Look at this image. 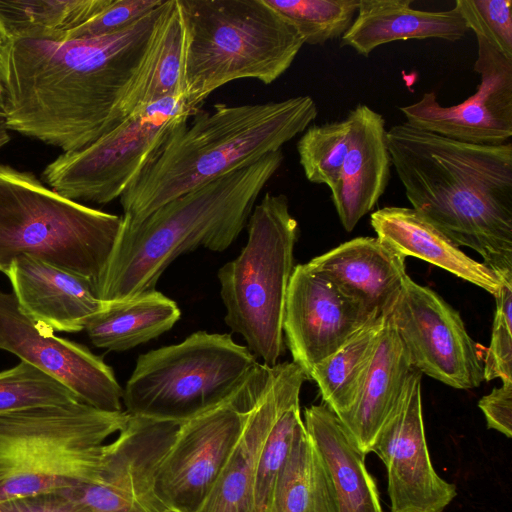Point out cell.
Here are the masks:
<instances>
[{"label": "cell", "instance_id": "obj_1", "mask_svg": "<svg viewBox=\"0 0 512 512\" xmlns=\"http://www.w3.org/2000/svg\"><path fill=\"white\" fill-rule=\"evenodd\" d=\"M166 1L111 35L3 40L0 100L9 131L73 152L115 128L123 120L119 104Z\"/></svg>", "mask_w": 512, "mask_h": 512}, {"label": "cell", "instance_id": "obj_2", "mask_svg": "<svg viewBox=\"0 0 512 512\" xmlns=\"http://www.w3.org/2000/svg\"><path fill=\"white\" fill-rule=\"evenodd\" d=\"M386 138L412 208L512 281V144L460 142L407 122L392 126Z\"/></svg>", "mask_w": 512, "mask_h": 512}, {"label": "cell", "instance_id": "obj_3", "mask_svg": "<svg viewBox=\"0 0 512 512\" xmlns=\"http://www.w3.org/2000/svg\"><path fill=\"white\" fill-rule=\"evenodd\" d=\"M310 96L257 104H215L178 126L120 197L134 226L167 202L247 167L303 133L317 117Z\"/></svg>", "mask_w": 512, "mask_h": 512}, {"label": "cell", "instance_id": "obj_4", "mask_svg": "<svg viewBox=\"0 0 512 512\" xmlns=\"http://www.w3.org/2000/svg\"><path fill=\"white\" fill-rule=\"evenodd\" d=\"M283 160L282 150L270 153L167 202L137 225L122 222L96 285L98 297L118 302L155 290L161 274L179 255L199 247L227 249Z\"/></svg>", "mask_w": 512, "mask_h": 512}, {"label": "cell", "instance_id": "obj_5", "mask_svg": "<svg viewBox=\"0 0 512 512\" xmlns=\"http://www.w3.org/2000/svg\"><path fill=\"white\" fill-rule=\"evenodd\" d=\"M186 28L185 103L193 115L225 84L283 75L304 45L265 0H178Z\"/></svg>", "mask_w": 512, "mask_h": 512}, {"label": "cell", "instance_id": "obj_6", "mask_svg": "<svg viewBox=\"0 0 512 512\" xmlns=\"http://www.w3.org/2000/svg\"><path fill=\"white\" fill-rule=\"evenodd\" d=\"M129 416L83 402L0 414V501L93 483Z\"/></svg>", "mask_w": 512, "mask_h": 512}, {"label": "cell", "instance_id": "obj_7", "mask_svg": "<svg viewBox=\"0 0 512 512\" xmlns=\"http://www.w3.org/2000/svg\"><path fill=\"white\" fill-rule=\"evenodd\" d=\"M122 217L85 206L45 186L35 174L0 164V271L28 255L100 280Z\"/></svg>", "mask_w": 512, "mask_h": 512}, {"label": "cell", "instance_id": "obj_8", "mask_svg": "<svg viewBox=\"0 0 512 512\" xmlns=\"http://www.w3.org/2000/svg\"><path fill=\"white\" fill-rule=\"evenodd\" d=\"M248 240L218 271L225 322L263 364L284 353L283 321L299 228L284 194L266 193L248 220Z\"/></svg>", "mask_w": 512, "mask_h": 512}, {"label": "cell", "instance_id": "obj_9", "mask_svg": "<svg viewBox=\"0 0 512 512\" xmlns=\"http://www.w3.org/2000/svg\"><path fill=\"white\" fill-rule=\"evenodd\" d=\"M257 365L230 334L195 332L138 357L123 389L125 412L188 421L230 400Z\"/></svg>", "mask_w": 512, "mask_h": 512}, {"label": "cell", "instance_id": "obj_10", "mask_svg": "<svg viewBox=\"0 0 512 512\" xmlns=\"http://www.w3.org/2000/svg\"><path fill=\"white\" fill-rule=\"evenodd\" d=\"M191 115L183 97L137 110L92 144L59 155L45 167L43 182L77 202L109 203L130 188Z\"/></svg>", "mask_w": 512, "mask_h": 512}, {"label": "cell", "instance_id": "obj_11", "mask_svg": "<svg viewBox=\"0 0 512 512\" xmlns=\"http://www.w3.org/2000/svg\"><path fill=\"white\" fill-rule=\"evenodd\" d=\"M274 367L258 363L224 404L181 424L156 475V493L176 512H197L232 452L248 413L268 389Z\"/></svg>", "mask_w": 512, "mask_h": 512}, {"label": "cell", "instance_id": "obj_12", "mask_svg": "<svg viewBox=\"0 0 512 512\" xmlns=\"http://www.w3.org/2000/svg\"><path fill=\"white\" fill-rule=\"evenodd\" d=\"M389 316L413 368L456 389L482 383L475 342L458 311L435 291L408 276Z\"/></svg>", "mask_w": 512, "mask_h": 512}, {"label": "cell", "instance_id": "obj_13", "mask_svg": "<svg viewBox=\"0 0 512 512\" xmlns=\"http://www.w3.org/2000/svg\"><path fill=\"white\" fill-rule=\"evenodd\" d=\"M182 423L130 415L106 443L97 479L64 493L91 512L170 510L156 493V475Z\"/></svg>", "mask_w": 512, "mask_h": 512}, {"label": "cell", "instance_id": "obj_14", "mask_svg": "<svg viewBox=\"0 0 512 512\" xmlns=\"http://www.w3.org/2000/svg\"><path fill=\"white\" fill-rule=\"evenodd\" d=\"M421 379L422 373L414 368L370 449L386 467L391 512H443L457 495L456 486L436 473L430 459Z\"/></svg>", "mask_w": 512, "mask_h": 512}, {"label": "cell", "instance_id": "obj_15", "mask_svg": "<svg viewBox=\"0 0 512 512\" xmlns=\"http://www.w3.org/2000/svg\"><path fill=\"white\" fill-rule=\"evenodd\" d=\"M0 349L68 386L83 402L121 412L123 388L113 369L86 346L54 335L23 314L13 293L0 291Z\"/></svg>", "mask_w": 512, "mask_h": 512}, {"label": "cell", "instance_id": "obj_16", "mask_svg": "<svg viewBox=\"0 0 512 512\" xmlns=\"http://www.w3.org/2000/svg\"><path fill=\"white\" fill-rule=\"evenodd\" d=\"M477 38L474 71L480 75L476 92L461 103L442 106L434 92L400 107L406 122L452 140L499 145L512 136V60L482 37Z\"/></svg>", "mask_w": 512, "mask_h": 512}, {"label": "cell", "instance_id": "obj_17", "mask_svg": "<svg viewBox=\"0 0 512 512\" xmlns=\"http://www.w3.org/2000/svg\"><path fill=\"white\" fill-rule=\"evenodd\" d=\"M376 317L379 316L371 314L308 263L294 267L287 291L283 332L293 362L307 377L316 364Z\"/></svg>", "mask_w": 512, "mask_h": 512}, {"label": "cell", "instance_id": "obj_18", "mask_svg": "<svg viewBox=\"0 0 512 512\" xmlns=\"http://www.w3.org/2000/svg\"><path fill=\"white\" fill-rule=\"evenodd\" d=\"M304 370L294 362L277 363L273 379L250 410L242 432L207 499L197 512H254L260 454L278 413L299 399Z\"/></svg>", "mask_w": 512, "mask_h": 512}, {"label": "cell", "instance_id": "obj_19", "mask_svg": "<svg viewBox=\"0 0 512 512\" xmlns=\"http://www.w3.org/2000/svg\"><path fill=\"white\" fill-rule=\"evenodd\" d=\"M4 274L20 311L53 332H80L107 306L89 279L28 255L15 257Z\"/></svg>", "mask_w": 512, "mask_h": 512}, {"label": "cell", "instance_id": "obj_20", "mask_svg": "<svg viewBox=\"0 0 512 512\" xmlns=\"http://www.w3.org/2000/svg\"><path fill=\"white\" fill-rule=\"evenodd\" d=\"M348 115L349 149L330 190L341 224L350 232L384 194L392 164L382 115L364 104Z\"/></svg>", "mask_w": 512, "mask_h": 512}, {"label": "cell", "instance_id": "obj_21", "mask_svg": "<svg viewBox=\"0 0 512 512\" xmlns=\"http://www.w3.org/2000/svg\"><path fill=\"white\" fill-rule=\"evenodd\" d=\"M406 257L378 237H358L308 264L371 314L387 315L408 277Z\"/></svg>", "mask_w": 512, "mask_h": 512}, {"label": "cell", "instance_id": "obj_22", "mask_svg": "<svg viewBox=\"0 0 512 512\" xmlns=\"http://www.w3.org/2000/svg\"><path fill=\"white\" fill-rule=\"evenodd\" d=\"M413 369L388 313L357 397L350 409L338 416L363 454L370 453L377 434L398 405Z\"/></svg>", "mask_w": 512, "mask_h": 512}, {"label": "cell", "instance_id": "obj_23", "mask_svg": "<svg viewBox=\"0 0 512 512\" xmlns=\"http://www.w3.org/2000/svg\"><path fill=\"white\" fill-rule=\"evenodd\" d=\"M412 0H360L356 16L341 37V46L368 56L381 45L429 38L456 42L468 27L457 7L443 11L414 9Z\"/></svg>", "mask_w": 512, "mask_h": 512}, {"label": "cell", "instance_id": "obj_24", "mask_svg": "<svg viewBox=\"0 0 512 512\" xmlns=\"http://www.w3.org/2000/svg\"><path fill=\"white\" fill-rule=\"evenodd\" d=\"M304 426L330 481L337 512H383L363 454L338 416L325 404L304 412Z\"/></svg>", "mask_w": 512, "mask_h": 512}, {"label": "cell", "instance_id": "obj_25", "mask_svg": "<svg viewBox=\"0 0 512 512\" xmlns=\"http://www.w3.org/2000/svg\"><path fill=\"white\" fill-rule=\"evenodd\" d=\"M377 237L405 257L436 265L495 296L505 282L499 275L459 249L413 208L388 206L371 214Z\"/></svg>", "mask_w": 512, "mask_h": 512}, {"label": "cell", "instance_id": "obj_26", "mask_svg": "<svg viewBox=\"0 0 512 512\" xmlns=\"http://www.w3.org/2000/svg\"><path fill=\"white\" fill-rule=\"evenodd\" d=\"M185 52L186 28L178 0H167L119 104L122 119L158 101L185 97Z\"/></svg>", "mask_w": 512, "mask_h": 512}, {"label": "cell", "instance_id": "obj_27", "mask_svg": "<svg viewBox=\"0 0 512 512\" xmlns=\"http://www.w3.org/2000/svg\"><path fill=\"white\" fill-rule=\"evenodd\" d=\"M180 316L177 304L155 289L123 301L107 302L87 321L84 330L96 347L125 351L170 330Z\"/></svg>", "mask_w": 512, "mask_h": 512}, {"label": "cell", "instance_id": "obj_28", "mask_svg": "<svg viewBox=\"0 0 512 512\" xmlns=\"http://www.w3.org/2000/svg\"><path fill=\"white\" fill-rule=\"evenodd\" d=\"M264 512H337L325 467L304 424L296 433Z\"/></svg>", "mask_w": 512, "mask_h": 512}, {"label": "cell", "instance_id": "obj_29", "mask_svg": "<svg viewBox=\"0 0 512 512\" xmlns=\"http://www.w3.org/2000/svg\"><path fill=\"white\" fill-rule=\"evenodd\" d=\"M112 0H0V40L63 39Z\"/></svg>", "mask_w": 512, "mask_h": 512}, {"label": "cell", "instance_id": "obj_30", "mask_svg": "<svg viewBox=\"0 0 512 512\" xmlns=\"http://www.w3.org/2000/svg\"><path fill=\"white\" fill-rule=\"evenodd\" d=\"M386 315L374 318L342 347L316 364L308 379L314 380L324 404L337 416L354 403L373 356Z\"/></svg>", "mask_w": 512, "mask_h": 512}, {"label": "cell", "instance_id": "obj_31", "mask_svg": "<svg viewBox=\"0 0 512 512\" xmlns=\"http://www.w3.org/2000/svg\"><path fill=\"white\" fill-rule=\"evenodd\" d=\"M297 31L304 44L322 45L342 37L351 26L360 0H265Z\"/></svg>", "mask_w": 512, "mask_h": 512}, {"label": "cell", "instance_id": "obj_32", "mask_svg": "<svg viewBox=\"0 0 512 512\" xmlns=\"http://www.w3.org/2000/svg\"><path fill=\"white\" fill-rule=\"evenodd\" d=\"M75 402L68 386L26 361L0 372V414Z\"/></svg>", "mask_w": 512, "mask_h": 512}, {"label": "cell", "instance_id": "obj_33", "mask_svg": "<svg viewBox=\"0 0 512 512\" xmlns=\"http://www.w3.org/2000/svg\"><path fill=\"white\" fill-rule=\"evenodd\" d=\"M351 119L310 125L297 142L299 162L308 181L331 188L349 149Z\"/></svg>", "mask_w": 512, "mask_h": 512}, {"label": "cell", "instance_id": "obj_34", "mask_svg": "<svg viewBox=\"0 0 512 512\" xmlns=\"http://www.w3.org/2000/svg\"><path fill=\"white\" fill-rule=\"evenodd\" d=\"M303 424L299 399L290 402L278 413L260 454L254 512L265 511L276 477L290 453L298 429Z\"/></svg>", "mask_w": 512, "mask_h": 512}, {"label": "cell", "instance_id": "obj_35", "mask_svg": "<svg viewBox=\"0 0 512 512\" xmlns=\"http://www.w3.org/2000/svg\"><path fill=\"white\" fill-rule=\"evenodd\" d=\"M455 6L468 30L512 60L511 0H456Z\"/></svg>", "mask_w": 512, "mask_h": 512}, {"label": "cell", "instance_id": "obj_36", "mask_svg": "<svg viewBox=\"0 0 512 512\" xmlns=\"http://www.w3.org/2000/svg\"><path fill=\"white\" fill-rule=\"evenodd\" d=\"M494 297L496 310L483 363L484 380L512 381V282H505Z\"/></svg>", "mask_w": 512, "mask_h": 512}, {"label": "cell", "instance_id": "obj_37", "mask_svg": "<svg viewBox=\"0 0 512 512\" xmlns=\"http://www.w3.org/2000/svg\"><path fill=\"white\" fill-rule=\"evenodd\" d=\"M165 0H112L99 14L65 33L63 39H82L120 32L161 6Z\"/></svg>", "mask_w": 512, "mask_h": 512}, {"label": "cell", "instance_id": "obj_38", "mask_svg": "<svg viewBox=\"0 0 512 512\" xmlns=\"http://www.w3.org/2000/svg\"><path fill=\"white\" fill-rule=\"evenodd\" d=\"M0 512H91L64 492L0 501Z\"/></svg>", "mask_w": 512, "mask_h": 512}, {"label": "cell", "instance_id": "obj_39", "mask_svg": "<svg viewBox=\"0 0 512 512\" xmlns=\"http://www.w3.org/2000/svg\"><path fill=\"white\" fill-rule=\"evenodd\" d=\"M478 406L484 414L487 427L494 429L507 438L512 436V381L502 382L483 396Z\"/></svg>", "mask_w": 512, "mask_h": 512}, {"label": "cell", "instance_id": "obj_40", "mask_svg": "<svg viewBox=\"0 0 512 512\" xmlns=\"http://www.w3.org/2000/svg\"><path fill=\"white\" fill-rule=\"evenodd\" d=\"M10 141L9 129L5 123L4 117L0 116V149Z\"/></svg>", "mask_w": 512, "mask_h": 512}, {"label": "cell", "instance_id": "obj_41", "mask_svg": "<svg viewBox=\"0 0 512 512\" xmlns=\"http://www.w3.org/2000/svg\"><path fill=\"white\" fill-rule=\"evenodd\" d=\"M0 116H3V117H4V113H3V108H2L1 100H0Z\"/></svg>", "mask_w": 512, "mask_h": 512}, {"label": "cell", "instance_id": "obj_42", "mask_svg": "<svg viewBox=\"0 0 512 512\" xmlns=\"http://www.w3.org/2000/svg\"><path fill=\"white\" fill-rule=\"evenodd\" d=\"M166 512H176V511H174V510L170 509V510H168V511H166Z\"/></svg>", "mask_w": 512, "mask_h": 512}, {"label": "cell", "instance_id": "obj_43", "mask_svg": "<svg viewBox=\"0 0 512 512\" xmlns=\"http://www.w3.org/2000/svg\"><path fill=\"white\" fill-rule=\"evenodd\" d=\"M1 43H2V41L0 40V46H1Z\"/></svg>", "mask_w": 512, "mask_h": 512}]
</instances>
